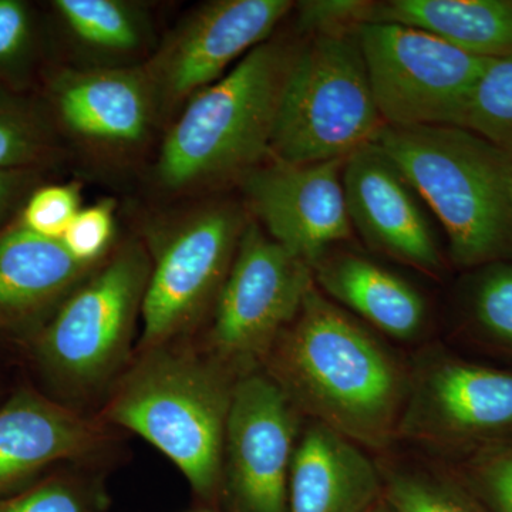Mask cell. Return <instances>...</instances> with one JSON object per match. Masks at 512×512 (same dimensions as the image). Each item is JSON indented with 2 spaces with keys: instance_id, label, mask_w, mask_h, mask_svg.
Returning a JSON list of instances; mask_svg holds the SVG:
<instances>
[{
  "instance_id": "d6986e66",
  "label": "cell",
  "mask_w": 512,
  "mask_h": 512,
  "mask_svg": "<svg viewBox=\"0 0 512 512\" xmlns=\"http://www.w3.org/2000/svg\"><path fill=\"white\" fill-rule=\"evenodd\" d=\"M312 269L323 291L386 335L407 340L423 329L427 318L423 296L389 269L346 252H328Z\"/></svg>"
},
{
  "instance_id": "9a60e30c",
  "label": "cell",
  "mask_w": 512,
  "mask_h": 512,
  "mask_svg": "<svg viewBox=\"0 0 512 512\" xmlns=\"http://www.w3.org/2000/svg\"><path fill=\"white\" fill-rule=\"evenodd\" d=\"M343 190L352 227L370 247L423 271L441 269L439 239L419 194L376 143L346 158Z\"/></svg>"
},
{
  "instance_id": "4dcf8cb0",
  "label": "cell",
  "mask_w": 512,
  "mask_h": 512,
  "mask_svg": "<svg viewBox=\"0 0 512 512\" xmlns=\"http://www.w3.org/2000/svg\"><path fill=\"white\" fill-rule=\"evenodd\" d=\"M30 35L28 6L19 0H0V66L18 62L25 55Z\"/></svg>"
},
{
  "instance_id": "4fadbf2b",
  "label": "cell",
  "mask_w": 512,
  "mask_h": 512,
  "mask_svg": "<svg viewBox=\"0 0 512 512\" xmlns=\"http://www.w3.org/2000/svg\"><path fill=\"white\" fill-rule=\"evenodd\" d=\"M399 430L470 451L511 440L512 370L436 360L409 387Z\"/></svg>"
},
{
  "instance_id": "2e32d148",
  "label": "cell",
  "mask_w": 512,
  "mask_h": 512,
  "mask_svg": "<svg viewBox=\"0 0 512 512\" xmlns=\"http://www.w3.org/2000/svg\"><path fill=\"white\" fill-rule=\"evenodd\" d=\"M109 440L106 423L32 392L0 410V494L57 461L80 460Z\"/></svg>"
},
{
  "instance_id": "83f0119b",
  "label": "cell",
  "mask_w": 512,
  "mask_h": 512,
  "mask_svg": "<svg viewBox=\"0 0 512 512\" xmlns=\"http://www.w3.org/2000/svg\"><path fill=\"white\" fill-rule=\"evenodd\" d=\"M80 210L82 195L79 185H47L30 195L20 224L40 237L62 239Z\"/></svg>"
},
{
  "instance_id": "f1b7e54d",
  "label": "cell",
  "mask_w": 512,
  "mask_h": 512,
  "mask_svg": "<svg viewBox=\"0 0 512 512\" xmlns=\"http://www.w3.org/2000/svg\"><path fill=\"white\" fill-rule=\"evenodd\" d=\"M375 3L362 0H308L295 3L298 29L308 35L356 28L369 22Z\"/></svg>"
},
{
  "instance_id": "44dd1931",
  "label": "cell",
  "mask_w": 512,
  "mask_h": 512,
  "mask_svg": "<svg viewBox=\"0 0 512 512\" xmlns=\"http://www.w3.org/2000/svg\"><path fill=\"white\" fill-rule=\"evenodd\" d=\"M70 35L97 55L120 59L147 42V19L140 6L123 0H56L53 2Z\"/></svg>"
},
{
  "instance_id": "8992f818",
  "label": "cell",
  "mask_w": 512,
  "mask_h": 512,
  "mask_svg": "<svg viewBox=\"0 0 512 512\" xmlns=\"http://www.w3.org/2000/svg\"><path fill=\"white\" fill-rule=\"evenodd\" d=\"M180 211L146 229L151 268L137 353L184 342L210 318L248 224L231 201Z\"/></svg>"
},
{
  "instance_id": "603a6c76",
  "label": "cell",
  "mask_w": 512,
  "mask_h": 512,
  "mask_svg": "<svg viewBox=\"0 0 512 512\" xmlns=\"http://www.w3.org/2000/svg\"><path fill=\"white\" fill-rule=\"evenodd\" d=\"M461 128L512 156V56L488 60L468 99Z\"/></svg>"
},
{
  "instance_id": "52a82bcc",
  "label": "cell",
  "mask_w": 512,
  "mask_h": 512,
  "mask_svg": "<svg viewBox=\"0 0 512 512\" xmlns=\"http://www.w3.org/2000/svg\"><path fill=\"white\" fill-rule=\"evenodd\" d=\"M150 268L146 245L128 241L59 306L37 343L40 360L57 382L86 393L119 375L141 318Z\"/></svg>"
},
{
  "instance_id": "277c9868",
  "label": "cell",
  "mask_w": 512,
  "mask_h": 512,
  "mask_svg": "<svg viewBox=\"0 0 512 512\" xmlns=\"http://www.w3.org/2000/svg\"><path fill=\"white\" fill-rule=\"evenodd\" d=\"M433 211L460 268L512 261V156L461 127L384 126L375 141Z\"/></svg>"
},
{
  "instance_id": "f546056e",
  "label": "cell",
  "mask_w": 512,
  "mask_h": 512,
  "mask_svg": "<svg viewBox=\"0 0 512 512\" xmlns=\"http://www.w3.org/2000/svg\"><path fill=\"white\" fill-rule=\"evenodd\" d=\"M0 512H96L77 485L49 480L18 497L0 500Z\"/></svg>"
},
{
  "instance_id": "7a4b0ae2",
  "label": "cell",
  "mask_w": 512,
  "mask_h": 512,
  "mask_svg": "<svg viewBox=\"0 0 512 512\" xmlns=\"http://www.w3.org/2000/svg\"><path fill=\"white\" fill-rule=\"evenodd\" d=\"M237 377L188 340L138 352L101 421L138 434L173 461L195 494L222 491L225 433Z\"/></svg>"
},
{
  "instance_id": "3957f363",
  "label": "cell",
  "mask_w": 512,
  "mask_h": 512,
  "mask_svg": "<svg viewBox=\"0 0 512 512\" xmlns=\"http://www.w3.org/2000/svg\"><path fill=\"white\" fill-rule=\"evenodd\" d=\"M291 56L284 43L266 40L181 107L154 163L158 191L204 194L265 163Z\"/></svg>"
},
{
  "instance_id": "484cf974",
  "label": "cell",
  "mask_w": 512,
  "mask_h": 512,
  "mask_svg": "<svg viewBox=\"0 0 512 512\" xmlns=\"http://www.w3.org/2000/svg\"><path fill=\"white\" fill-rule=\"evenodd\" d=\"M55 154L39 121L18 107L0 106V170H28Z\"/></svg>"
},
{
  "instance_id": "d6a6232c",
  "label": "cell",
  "mask_w": 512,
  "mask_h": 512,
  "mask_svg": "<svg viewBox=\"0 0 512 512\" xmlns=\"http://www.w3.org/2000/svg\"><path fill=\"white\" fill-rule=\"evenodd\" d=\"M370 512H394L392 508L387 505V507H384V505L377 504L375 508H373Z\"/></svg>"
},
{
  "instance_id": "4316f807",
  "label": "cell",
  "mask_w": 512,
  "mask_h": 512,
  "mask_svg": "<svg viewBox=\"0 0 512 512\" xmlns=\"http://www.w3.org/2000/svg\"><path fill=\"white\" fill-rule=\"evenodd\" d=\"M116 235L114 202L100 201L82 208L60 241L83 264L97 265L109 255Z\"/></svg>"
},
{
  "instance_id": "8fae6325",
  "label": "cell",
  "mask_w": 512,
  "mask_h": 512,
  "mask_svg": "<svg viewBox=\"0 0 512 512\" xmlns=\"http://www.w3.org/2000/svg\"><path fill=\"white\" fill-rule=\"evenodd\" d=\"M298 421V410L268 373L235 382L222 463L232 512H288Z\"/></svg>"
},
{
  "instance_id": "30bf717a",
  "label": "cell",
  "mask_w": 512,
  "mask_h": 512,
  "mask_svg": "<svg viewBox=\"0 0 512 512\" xmlns=\"http://www.w3.org/2000/svg\"><path fill=\"white\" fill-rule=\"evenodd\" d=\"M293 9L289 0H212L192 9L141 66L160 114L222 79Z\"/></svg>"
},
{
  "instance_id": "d4e9b609",
  "label": "cell",
  "mask_w": 512,
  "mask_h": 512,
  "mask_svg": "<svg viewBox=\"0 0 512 512\" xmlns=\"http://www.w3.org/2000/svg\"><path fill=\"white\" fill-rule=\"evenodd\" d=\"M471 451L464 484L491 512H512V439Z\"/></svg>"
},
{
  "instance_id": "5b68a950",
  "label": "cell",
  "mask_w": 512,
  "mask_h": 512,
  "mask_svg": "<svg viewBox=\"0 0 512 512\" xmlns=\"http://www.w3.org/2000/svg\"><path fill=\"white\" fill-rule=\"evenodd\" d=\"M384 126L357 26L316 33L292 52L269 158L289 164L345 160L375 143Z\"/></svg>"
},
{
  "instance_id": "5bb4252c",
  "label": "cell",
  "mask_w": 512,
  "mask_h": 512,
  "mask_svg": "<svg viewBox=\"0 0 512 512\" xmlns=\"http://www.w3.org/2000/svg\"><path fill=\"white\" fill-rule=\"evenodd\" d=\"M50 101L67 136L103 160L143 150L160 116L141 66L64 69L50 84Z\"/></svg>"
},
{
  "instance_id": "7402d4cb",
  "label": "cell",
  "mask_w": 512,
  "mask_h": 512,
  "mask_svg": "<svg viewBox=\"0 0 512 512\" xmlns=\"http://www.w3.org/2000/svg\"><path fill=\"white\" fill-rule=\"evenodd\" d=\"M466 309L477 332L512 355V261L473 269L466 288Z\"/></svg>"
},
{
  "instance_id": "836d02e7",
  "label": "cell",
  "mask_w": 512,
  "mask_h": 512,
  "mask_svg": "<svg viewBox=\"0 0 512 512\" xmlns=\"http://www.w3.org/2000/svg\"><path fill=\"white\" fill-rule=\"evenodd\" d=\"M511 197H512V177H511Z\"/></svg>"
},
{
  "instance_id": "6da1fadb",
  "label": "cell",
  "mask_w": 512,
  "mask_h": 512,
  "mask_svg": "<svg viewBox=\"0 0 512 512\" xmlns=\"http://www.w3.org/2000/svg\"><path fill=\"white\" fill-rule=\"evenodd\" d=\"M264 367L298 412L359 446L382 447L399 431L410 387L402 369L316 286Z\"/></svg>"
},
{
  "instance_id": "7c38bea8",
  "label": "cell",
  "mask_w": 512,
  "mask_h": 512,
  "mask_svg": "<svg viewBox=\"0 0 512 512\" xmlns=\"http://www.w3.org/2000/svg\"><path fill=\"white\" fill-rule=\"evenodd\" d=\"M345 160L289 164L269 158L239 181L256 224L311 268L330 247L352 237Z\"/></svg>"
},
{
  "instance_id": "ac0fdd59",
  "label": "cell",
  "mask_w": 512,
  "mask_h": 512,
  "mask_svg": "<svg viewBox=\"0 0 512 512\" xmlns=\"http://www.w3.org/2000/svg\"><path fill=\"white\" fill-rule=\"evenodd\" d=\"M100 264L77 261L60 239L22 224L0 232V325H28L56 312Z\"/></svg>"
},
{
  "instance_id": "e0dca14e",
  "label": "cell",
  "mask_w": 512,
  "mask_h": 512,
  "mask_svg": "<svg viewBox=\"0 0 512 512\" xmlns=\"http://www.w3.org/2000/svg\"><path fill=\"white\" fill-rule=\"evenodd\" d=\"M383 477L359 444L315 423L303 431L289 474L288 512H370Z\"/></svg>"
},
{
  "instance_id": "9c48e42d",
  "label": "cell",
  "mask_w": 512,
  "mask_h": 512,
  "mask_svg": "<svg viewBox=\"0 0 512 512\" xmlns=\"http://www.w3.org/2000/svg\"><path fill=\"white\" fill-rule=\"evenodd\" d=\"M357 36L386 126L461 127L470 94L490 59L399 23H360Z\"/></svg>"
},
{
  "instance_id": "cb8c5ba5",
  "label": "cell",
  "mask_w": 512,
  "mask_h": 512,
  "mask_svg": "<svg viewBox=\"0 0 512 512\" xmlns=\"http://www.w3.org/2000/svg\"><path fill=\"white\" fill-rule=\"evenodd\" d=\"M382 477L394 512H491L464 481L426 471H389Z\"/></svg>"
},
{
  "instance_id": "ba28073f",
  "label": "cell",
  "mask_w": 512,
  "mask_h": 512,
  "mask_svg": "<svg viewBox=\"0 0 512 512\" xmlns=\"http://www.w3.org/2000/svg\"><path fill=\"white\" fill-rule=\"evenodd\" d=\"M313 286L311 266L248 221L200 349L237 379L258 372Z\"/></svg>"
},
{
  "instance_id": "ffe728a7",
  "label": "cell",
  "mask_w": 512,
  "mask_h": 512,
  "mask_svg": "<svg viewBox=\"0 0 512 512\" xmlns=\"http://www.w3.org/2000/svg\"><path fill=\"white\" fill-rule=\"evenodd\" d=\"M369 22L424 30L481 59L512 56V0H390Z\"/></svg>"
},
{
  "instance_id": "1f68e13d",
  "label": "cell",
  "mask_w": 512,
  "mask_h": 512,
  "mask_svg": "<svg viewBox=\"0 0 512 512\" xmlns=\"http://www.w3.org/2000/svg\"><path fill=\"white\" fill-rule=\"evenodd\" d=\"M28 170H0V220L28 184Z\"/></svg>"
}]
</instances>
